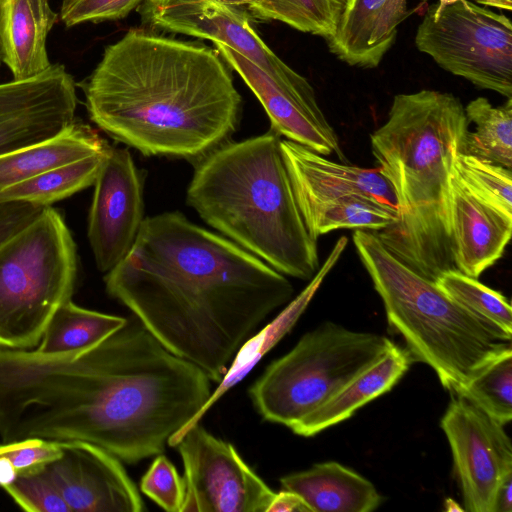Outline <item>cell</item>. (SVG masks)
<instances>
[{
  "mask_svg": "<svg viewBox=\"0 0 512 512\" xmlns=\"http://www.w3.org/2000/svg\"><path fill=\"white\" fill-rule=\"evenodd\" d=\"M210 381L138 320L82 351L0 348V438L85 441L136 463L162 454L209 399Z\"/></svg>",
  "mask_w": 512,
  "mask_h": 512,
  "instance_id": "1",
  "label": "cell"
},
{
  "mask_svg": "<svg viewBox=\"0 0 512 512\" xmlns=\"http://www.w3.org/2000/svg\"><path fill=\"white\" fill-rule=\"evenodd\" d=\"M104 282L167 350L216 383L244 341L294 294L285 275L179 212L145 218Z\"/></svg>",
  "mask_w": 512,
  "mask_h": 512,
  "instance_id": "2",
  "label": "cell"
},
{
  "mask_svg": "<svg viewBox=\"0 0 512 512\" xmlns=\"http://www.w3.org/2000/svg\"><path fill=\"white\" fill-rule=\"evenodd\" d=\"M90 119L145 156L201 159L235 132L241 96L215 48L132 28L79 83Z\"/></svg>",
  "mask_w": 512,
  "mask_h": 512,
  "instance_id": "3",
  "label": "cell"
},
{
  "mask_svg": "<svg viewBox=\"0 0 512 512\" xmlns=\"http://www.w3.org/2000/svg\"><path fill=\"white\" fill-rule=\"evenodd\" d=\"M469 121L452 93L394 96L386 122L370 135L379 171L393 189L397 217L373 231L383 245L432 281L456 269L452 256V178Z\"/></svg>",
  "mask_w": 512,
  "mask_h": 512,
  "instance_id": "4",
  "label": "cell"
},
{
  "mask_svg": "<svg viewBox=\"0 0 512 512\" xmlns=\"http://www.w3.org/2000/svg\"><path fill=\"white\" fill-rule=\"evenodd\" d=\"M280 142L270 129L214 149L199 159L187 203L281 274L311 280L320 267L317 240L300 211Z\"/></svg>",
  "mask_w": 512,
  "mask_h": 512,
  "instance_id": "5",
  "label": "cell"
},
{
  "mask_svg": "<svg viewBox=\"0 0 512 512\" xmlns=\"http://www.w3.org/2000/svg\"><path fill=\"white\" fill-rule=\"evenodd\" d=\"M353 243L379 294L391 331L412 360L430 366L450 393L511 347L512 335L471 314L395 257L373 231L355 230Z\"/></svg>",
  "mask_w": 512,
  "mask_h": 512,
  "instance_id": "6",
  "label": "cell"
},
{
  "mask_svg": "<svg viewBox=\"0 0 512 512\" xmlns=\"http://www.w3.org/2000/svg\"><path fill=\"white\" fill-rule=\"evenodd\" d=\"M73 237L51 206L0 243V348L38 346L55 311L72 298Z\"/></svg>",
  "mask_w": 512,
  "mask_h": 512,
  "instance_id": "7",
  "label": "cell"
},
{
  "mask_svg": "<svg viewBox=\"0 0 512 512\" xmlns=\"http://www.w3.org/2000/svg\"><path fill=\"white\" fill-rule=\"evenodd\" d=\"M393 345L383 335L325 322L265 369L249 388L251 401L264 420L291 430Z\"/></svg>",
  "mask_w": 512,
  "mask_h": 512,
  "instance_id": "8",
  "label": "cell"
},
{
  "mask_svg": "<svg viewBox=\"0 0 512 512\" xmlns=\"http://www.w3.org/2000/svg\"><path fill=\"white\" fill-rule=\"evenodd\" d=\"M415 45L444 70L512 99V25L506 15L469 0L431 7Z\"/></svg>",
  "mask_w": 512,
  "mask_h": 512,
  "instance_id": "9",
  "label": "cell"
},
{
  "mask_svg": "<svg viewBox=\"0 0 512 512\" xmlns=\"http://www.w3.org/2000/svg\"><path fill=\"white\" fill-rule=\"evenodd\" d=\"M136 10L142 24L151 29L223 43L253 62L285 91L316 100L308 80L263 42L247 10L219 0H145Z\"/></svg>",
  "mask_w": 512,
  "mask_h": 512,
  "instance_id": "10",
  "label": "cell"
},
{
  "mask_svg": "<svg viewBox=\"0 0 512 512\" xmlns=\"http://www.w3.org/2000/svg\"><path fill=\"white\" fill-rule=\"evenodd\" d=\"M175 447L184 467L181 512H267L276 493L231 443L198 423Z\"/></svg>",
  "mask_w": 512,
  "mask_h": 512,
  "instance_id": "11",
  "label": "cell"
},
{
  "mask_svg": "<svg viewBox=\"0 0 512 512\" xmlns=\"http://www.w3.org/2000/svg\"><path fill=\"white\" fill-rule=\"evenodd\" d=\"M440 427L451 448L464 510L492 512L496 487L512 471V445L504 425L451 393Z\"/></svg>",
  "mask_w": 512,
  "mask_h": 512,
  "instance_id": "12",
  "label": "cell"
},
{
  "mask_svg": "<svg viewBox=\"0 0 512 512\" xmlns=\"http://www.w3.org/2000/svg\"><path fill=\"white\" fill-rule=\"evenodd\" d=\"M143 179L126 148L109 147L94 183L88 239L96 266L109 272L132 248L143 218Z\"/></svg>",
  "mask_w": 512,
  "mask_h": 512,
  "instance_id": "13",
  "label": "cell"
},
{
  "mask_svg": "<svg viewBox=\"0 0 512 512\" xmlns=\"http://www.w3.org/2000/svg\"><path fill=\"white\" fill-rule=\"evenodd\" d=\"M76 106L75 82L61 64L0 84V155L66 130L76 120Z\"/></svg>",
  "mask_w": 512,
  "mask_h": 512,
  "instance_id": "14",
  "label": "cell"
},
{
  "mask_svg": "<svg viewBox=\"0 0 512 512\" xmlns=\"http://www.w3.org/2000/svg\"><path fill=\"white\" fill-rule=\"evenodd\" d=\"M45 468L70 512H141L144 502L120 460L85 441H60Z\"/></svg>",
  "mask_w": 512,
  "mask_h": 512,
  "instance_id": "15",
  "label": "cell"
},
{
  "mask_svg": "<svg viewBox=\"0 0 512 512\" xmlns=\"http://www.w3.org/2000/svg\"><path fill=\"white\" fill-rule=\"evenodd\" d=\"M213 44L226 64L255 94L268 115L273 131L321 155L336 154L339 160L347 161L337 133L317 100H305L285 91L237 51L220 42Z\"/></svg>",
  "mask_w": 512,
  "mask_h": 512,
  "instance_id": "16",
  "label": "cell"
},
{
  "mask_svg": "<svg viewBox=\"0 0 512 512\" xmlns=\"http://www.w3.org/2000/svg\"><path fill=\"white\" fill-rule=\"evenodd\" d=\"M280 146L299 206L365 195L397 211L393 189L378 168L337 163L288 139Z\"/></svg>",
  "mask_w": 512,
  "mask_h": 512,
  "instance_id": "17",
  "label": "cell"
},
{
  "mask_svg": "<svg viewBox=\"0 0 512 512\" xmlns=\"http://www.w3.org/2000/svg\"><path fill=\"white\" fill-rule=\"evenodd\" d=\"M512 232V217L452 178V256L455 268L478 278L499 260Z\"/></svg>",
  "mask_w": 512,
  "mask_h": 512,
  "instance_id": "18",
  "label": "cell"
},
{
  "mask_svg": "<svg viewBox=\"0 0 512 512\" xmlns=\"http://www.w3.org/2000/svg\"><path fill=\"white\" fill-rule=\"evenodd\" d=\"M409 15L407 0H347L328 47L350 66L377 67Z\"/></svg>",
  "mask_w": 512,
  "mask_h": 512,
  "instance_id": "19",
  "label": "cell"
},
{
  "mask_svg": "<svg viewBox=\"0 0 512 512\" xmlns=\"http://www.w3.org/2000/svg\"><path fill=\"white\" fill-rule=\"evenodd\" d=\"M347 243L348 239L346 237H340L305 289L294 299H291L271 322L244 341L234 355L226 373L217 383V387L211 392L209 399L198 414L169 439V446L175 447L184 434L191 427L198 424L216 402L242 381L260 360L290 332L326 276L340 259Z\"/></svg>",
  "mask_w": 512,
  "mask_h": 512,
  "instance_id": "20",
  "label": "cell"
},
{
  "mask_svg": "<svg viewBox=\"0 0 512 512\" xmlns=\"http://www.w3.org/2000/svg\"><path fill=\"white\" fill-rule=\"evenodd\" d=\"M58 14L49 0H0V57L14 80H25L47 70L49 31Z\"/></svg>",
  "mask_w": 512,
  "mask_h": 512,
  "instance_id": "21",
  "label": "cell"
},
{
  "mask_svg": "<svg viewBox=\"0 0 512 512\" xmlns=\"http://www.w3.org/2000/svg\"><path fill=\"white\" fill-rule=\"evenodd\" d=\"M280 484L300 495L311 512H371L382 502L368 479L335 461L287 474Z\"/></svg>",
  "mask_w": 512,
  "mask_h": 512,
  "instance_id": "22",
  "label": "cell"
},
{
  "mask_svg": "<svg viewBox=\"0 0 512 512\" xmlns=\"http://www.w3.org/2000/svg\"><path fill=\"white\" fill-rule=\"evenodd\" d=\"M411 362L407 349L394 344L378 362L310 413L291 431L299 436L311 437L347 420L359 408L390 391L409 369Z\"/></svg>",
  "mask_w": 512,
  "mask_h": 512,
  "instance_id": "23",
  "label": "cell"
},
{
  "mask_svg": "<svg viewBox=\"0 0 512 512\" xmlns=\"http://www.w3.org/2000/svg\"><path fill=\"white\" fill-rule=\"evenodd\" d=\"M109 145L90 126L75 120L61 133L0 155V191L49 169L104 153Z\"/></svg>",
  "mask_w": 512,
  "mask_h": 512,
  "instance_id": "24",
  "label": "cell"
},
{
  "mask_svg": "<svg viewBox=\"0 0 512 512\" xmlns=\"http://www.w3.org/2000/svg\"><path fill=\"white\" fill-rule=\"evenodd\" d=\"M124 317L64 302L48 322L36 348L43 354H65L97 346L127 324Z\"/></svg>",
  "mask_w": 512,
  "mask_h": 512,
  "instance_id": "25",
  "label": "cell"
},
{
  "mask_svg": "<svg viewBox=\"0 0 512 512\" xmlns=\"http://www.w3.org/2000/svg\"><path fill=\"white\" fill-rule=\"evenodd\" d=\"M109 150V149H108ZM108 150L49 169L0 191L1 202L48 207L94 185Z\"/></svg>",
  "mask_w": 512,
  "mask_h": 512,
  "instance_id": "26",
  "label": "cell"
},
{
  "mask_svg": "<svg viewBox=\"0 0 512 512\" xmlns=\"http://www.w3.org/2000/svg\"><path fill=\"white\" fill-rule=\"evenodd\" d=\"M314 239L338 229L380 231L393 224L397 211L374 198L352 195L335 201L299 206Z\"/></svg>",
  "mask_w": 512,
  "mask_h": 512,
  "instance_id": "27",
  "label": "cell"
},
{
  "mask_svg": "<svg viewBox=\"0 0 512 512\" xmlns=\"http://www.w3.org/2000/svg\"><path fill=\"white\" fill-rule=\"evenodd\" d=\"M464 109L475 130L468 131L462 153L511 169L512 99L495 107L487 98L478 97Z\"/></svg>",
  "mask_w": 512,
  "mask_h": 512,
  "instance_id": "28",
  "label": "cell"
},
{
  "mask_svg": "<svg viewBox=\"0 0 512 512\" xmlns=\"http://www.w3.org/2000/svg\"><path fill=\"white\" fill-rule=\"evenodd\" d=\"M347 0H253L247 7L251 17L276 20L325 39L338 25Z\"/></svg>",
  "mask_w": 512,
  "mask_h": 512,
  "instance_id": "29",
  "label": "cell"
},
{
  "mask_svg": "<svg viewBox=\"0 0 512 512\" xmlns=\"http://www.w3.org/2000/svg\"><path fill=\"white\" fill-rule=\"evenodd\" d=\"M454 394L466 398L499 423H509L512 418V348L489 361Z\"/></svg>",
  "mask_w": 512,
  "mask_h": 512,
  "instance_id": "30",
  "label": "cell"
},
{
  "mask_svg": "<svg viewBox=\"0 0 512 512\" xmlns=\"http://www.w3.org/2000/svg\"><path fill=\"white\" fill-rule=\"evenodd\" d=\"M435 283L465 310L512 335L511 305L500 292L457 269L445 271Z\"/></svg>",
  "mask_w": 512,
  "mask_h": 512,
  "instance_id": "31",
  "label": "cell"
},
{
  "mask_svg": "<svg viewBox=\"0 0 512 512\" xmlns=\"http://www.w3.org/2000/svg\"><path fill=\"white\" fill-rule=\"evenodd\" d=\"M455 172L475 195L512 217L511 169L478 157L459 153Z\"/></svg>",
  "mask_w": 512,
  "mask_h": 512,
  "instance_id": "32",
  "label": "cell"
},
{
  "mask_svg": "<svg viewBox=\"0 0 512 512\" xmlns=\"http://www.w3.org/2000/svg\"><path fill=\"white\" fill-rule=\"evenodd\" d=\"M3 490L28 512H70L45 467L18 474L15 481Z\"/></svg>",
  "mask_w": 512,
  "mask_h": 512,
  "instance_id": "33",
  "label": "cell"
},
{
  "mask_svg": "<svg viewBox=\"0 0 512 512\" xmlns=\"http://www.w3.org/2000/svg\"><path fill=\"white\" fill-rule=\"evenodd\" d=\"M140 490L168 512H181L185 484L172 462L163 454L156 455L143 475Z\"/></svg>",
  "mask_w": 512,
  "mask_h": 512,
  "instance_id": "34",
  "label": "cell"
},
{
  "mask_svg": "<svg viewBox=\"0 0 512 512\" xmlns=\"http://www.w3.org/2000/svg\"><path fill=\"white\" fill-rule=\"evenodd\" d=\"M145 0H62L60 19L70 28L84 22L126 18Z\"/></svg>",
  "mask_w": 512,
  "mask_h": 512,
  "instance_id": "35",
  "label": "cell"
},
{
  "mask_svg": "<svg viewBox=\"0 0 512 512\" xmlns=\"http://www.w3.org/2000/svg\"><path fill=\"white\" fill-rule=\"evenodd\" d=\"M0 454L7 456L18 474L43 469L62 454L60 441L28 437L0 443Z\"/></svg>",
  "mask_w": 512,
  "mask_h": 512,
  "instance_id": "36",
  "label": "cell"
},
{
  "mask_svg": "<svg viewBox=\"0 0 512 512\" xmlns=\"http://www.w3.org/2000/svg\"><path fill=\"white\" fill-rule=\"evenodd\" d=\"M45 207L27 202L0 203V243L34 220Z\"/></svg>",
  "mask_w": 512,
  "mask_h": 512,
  "instance_id": "37",
  "label": "cell"
},
{
  "mask_svg": "<svg viewBox=\"0 0 512 512\" xmlns=\"http://www.w3.org/2000/svg\"><path fill=\"white\" fill-rule=\"evenodd\" d=\"M267 512H311V510L300 495L283 489L275 494Z\"/></svg>",
  "mask_w": 512,
  "mask_h": 512,
  "instance_id": "38",
  "label": "cell"
},
{
  "mask_svg": "<svg viewBox=\"0 0 512 512\" xmlns=\"http://www.w3.org/2000/svg\"><path fill=\"white\" fill-rule=\"evenodd\" d=\"M512 511V471L507 472L499 481L493 498L492 512Z\"/></svg>",
  "mask_w": 512,
  "mask_h": 512,
  "instance_id": "39",
  "label": "cell"
},
{
  "mask_svg": "<svg viewBox=\"0 0 512 512\" xmlns=\"http://www.w3.org/2000/svg\"><path fill=\"white\" fill-rule=\"evenodd\" d=\"M18 476V472L11 460L0 454V487L6 488L12 484Z\"/></svg>",
  "mask_w": 512,
  "mask_h": 512,
  "instance_id": "40",
  "label": "cell"
},
{
  "mask_svg": "<svg viewBox=\"0 0 512 512\" xmlns=\"http://www.w3.org/2000/svg\"><path fill=\"white\" fill-rule=\"evenodd\" d=\"M479 4L494 7L501 10L511 11L512 0H474Z\"/></svg>",
  "mask_w": 512,
  "mask_h": 512,
  "instance_id": "41",
  "label": "cell"
},
{
  "mask_svg": "<svg viewBox=\"0 0 512 512\" xmlns=\"http://www.w3.org/2000/svg\"><path fill=\"white\" fill-rule=\"evenodd\" d=\"M444 509L447 512H452V511L459 512V511H463L464 510L463 507H461L456 501H454L451 498L445 499Z\"/></svg>",
  "mask_w": 512,
  "mask_h": 512,
  "instance_id": "42",
  "label": "cell"
},
{
  "mask_svg": "<svg viewBox=\"0 0 512 512\" xmlns=\"http://www.w3.org/2000/svg\"><path fill=\"white\" fill-rule=\"evenodd\" d=\"M219 1H221L227 5H230V6L242 7V6H247L253 0H219Z\"/></svg>",
  "mask_w": 512,
  "mask_h": 512,
  "instance_id": "43",
  "label": "cell"
},
{
  "mask_svg": "<svg viewBox=\"0 0 512 512\" xmlns=\"http://www.w3.org/2000/svg\"><path fill=\"white\" fill-rule=\"evenodd\" d=\"M459 0H439L437 4H434L432 7L434 10L438 11L441 10L443 7L455 3Z\"/></svg>",
  "mask_w": 512,
  "mask_h": 512,
  "instance_id": "44",
  "label": "cell"
},
{
  "mask_svg": "<svg viewBox=\"0 0 512 512\" xmlns=\"http://www.w3.org/2000/svg\"><path fill=\"white\" fill-rule=\"evenodd\" d=\"M0 63H1V57H0ZM1 65V64H0Z\"/></svg>",
  "mask_w": 512,
  "mask_h": 512,
  "instance_id": "45",
  "label": "cell"
}]
</instances>
